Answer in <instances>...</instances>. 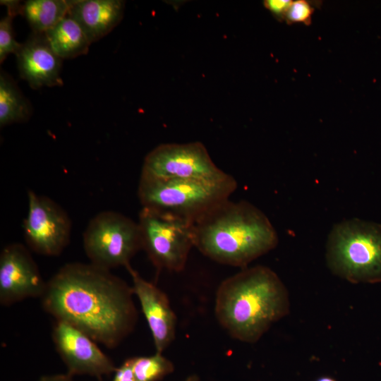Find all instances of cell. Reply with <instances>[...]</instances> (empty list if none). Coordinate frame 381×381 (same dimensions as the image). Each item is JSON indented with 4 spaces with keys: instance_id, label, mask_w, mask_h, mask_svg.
Listing matches in <instances>:
<instances>
[{
    "instance_id": "cell-18",
    "label": "cell",
    "mask_w": 381,
    "mask_h": 381,
    "mask_svg": "<svg viewBox=\"0 0 381 381\" xmlns=\"http://www.w3.org/2000/svg\"><path fill=\"white\" fill-rule=\"evenodd\" d=\"M132 362L137 381H158L174 370L172 363L157 352L150 356L132 358Z\"/></svg>"
},
{
    "instance_id": "cell-2",
    "label": "cell",
    "mask_w": 381,
    "mask_h": 381,
    "mask_svg": "<svg viewBox=\"0 0 381 381\" xmlns=\"http://www.w3.org/2000/svg\"><path fill=\"white\" fill-rule=\"evenodd\" d=\"M288 291L270 268H243L219 286L214 313L219 325L235 339L255 343L289 313Z\"/></svg>"
},
{
    "instance_id": "cell-22",
    "label": "cell",
    "mask_w": 381,
    "mask_h": 381,
    "mask_svg": "<svg viewBox=\"0 0 381 381\" xmlns=\"http://www.w3.org/2000/svg\"><path fill=\"white\" fill-rule=\"evenodd\" d=\"M114 373L112 381H137L133 369L132 358L126 360Z\"/></svg>"
},
{
    "instance_id": "cell-12",
    "label": "cell",
    "mask_w": 381,
    "mask_h": 381,
    "mask_svg": "<svg viewBox=\"0 0 381 381\" xmlns=\"http://www.w3.org/2000/svg\"><path fill=\"white\" fill-rule=\"evenodd\" d=\"M150 329L156 352L162 353L175 338L176 317L167 295L156 285L143 278L130 265L126 267Z\"/></svg>"
},
{
    "instance_id": "cell-21",
    "label": "cell",
    "mask_w": 381,
    "mask_h": 381,
    "mask_svg": "<svg viewBox=\"0 0 381 381\" xmlns=\"http://www.w3.org/2000/svg\"><path fill=\"white\" fill-rule=\"evenodd\" d=\"M292 1L290 0H265L263 1V4L274 16L276 19L283 21L285 20Z\"/></svg>"
},
{
    "instance_id": "cell-3",
    "label": "cell",
    "mask_w": 381,
    "mask_h": 381,
    "mask_svg": "<svg viewBox=\"0 0 381 381\" xmlns=\"http://www.w3.org/2000/svg\"><path fill=\"white\" fill-rule=\"evenodd\" d=\"M193 234L194 247L205 256L242 269L279 241L268 217L245 200L219 203L193 222Z\"/></svg>"
},
{
    "instance_id": "cell-23",
    "label": "cell",
    "mask_w": 381,
    "mask_h": 381,
    "mask_svg": "<svg viewBox=\"0 0 381 381\" xmlns=\"http://www.w3.org/2000/svg\"><path fill=\"white\" fill-rule=\"evenodd\" d=\"M71 376L69 374L44 376L38 381H73Z\"/></svg>"
},
{
    "instance_id": "cell-4",
    "label": "cell",
    "mask_w": 381,
    "mask_h": 381,
    "mask_svg": "<svg viewBox=\"0 0 381 381\" xmlns=\"http://www.w3.org/2000/svg\"><path fill=\"white\" fill-rule=\"evenodd\" d=\"M326 262L337 277L353 284L381 282V225L357 218L335 224Z\"/></svg>"
},
{
    "instance_id": "cell-11",
    "label": "cell",
    "mask_w": 381,
    "mask_h": 381,
    "mask_svg": "<svg viewBox=\"0 0 381 381\" xmlns=\"http://www.w3.org/2000/svg\"><path fill=\"white\" fill-rule=\"evenodd\" d=\"M45 282L28 249L20 243L3 248L0 255V303L8 306L28 298L42 297Z\"/></svg>"
},
{
    "instance_id": "cell-5",
    "label": "cell",
    "mask_w": 381,
    "mask_h": 381,
    "mask_svg": "<svg viewBox=\"0 0 381 381\" xmlns=\"http://www.w3.org/2000/svg\"><path fill=\"white\" fill-rule=\"evenodd\" d=\"M237 182L230 174L217 181L140 177L138 195L144 207L195 222L229 199Z\"/></svg>"
},
{
    "instance_id": "cell-15",
    "label": "cell",
    "mask_w": 381,
    "mask_h": 381,
    "mask_svg": "<svg viewBox=\"0 0 381 381\" xmlns=\"http://www.w3.org/2000/svg\"><path fill=\"white\" fill-rule=\"evenodd\" d=\"M44 35L52 49L62 59L86 54L92 43L79 23L68 14Z\"/></svg>"
},
{
    "instance_id": "cell-10",
    "label": "cell",
    "mask_w": 381,
    "mask_h": 381,
    "mask_svg": "<svg viewBox=\"0 0 381 381\" xmlns=\"http://www.w3.org/2000/svg\"><path fill=\"white\" fill-rule=\"evenodd\" d=\"M52 339L68 373L100 377L114 373L112 361L99 348L90 336L72 325L56 320Z\"/></svg>"
},
{
    "instance_id": "cell-6",
    "label": "cell",
    "mask_w": 381,
    "mask_h": 381,
    "mask_svg": "<svg viewBox=\"0 0 381 381\" xmlns=\"http://www.w3.org/2000/svg\"><path fill=\"white\" fill-rule=\"evenodd\" d=\"M142 249L158 270L181 272L194 247L193 222L142 207L138 222Z\"/></svg>"
},
{
    "instance_id": "cell-1",
    "label": "cell",
    "mask_w": 381,
    "mask_h": 381,
    "mask_svg": "<svg viewBox=\"0 0 381 381\" xmlns=\"http://www.w3.org/2000/svg\"><path fill=\"white\" fill-rule=\"evenodd\" d=\"M133 289L110 270L92 263L64 265L47 282L44 310L108 348L116 346L133 329L137 310Z\"/></svg>"
},
{
    "instance_id": "cell-14",
    "label": "cell",
    "mask_w": 381,
    "mask_h": 381,
    "mask_svg": "<svg viewBox=\"0 0 381 381\" xmlns=\"http://www.w3.org/2000/svg\"><path fill=\"white\" fill-rule=\"evenodd\" d=\"M124 5L121 0L69 1L68 14L79 23L92 43L106 36L121 22Z\"/></svg>"
},
{
    "instance_id": "cell-13",
    "label": "cell",
    "mask_w": 381,
    "mask_h": 381,
    "mask_svg": "<svg viewBox=\"0 0 381 381\" xmlns=\"http://www.w3.org/2000/svg\"><path fill=\"white\" fill-rule=\"evenodd\" d=\"M20 77L30 87L61 86L62 59L52 49L44 33L32 32L16 54Z\"/></svg>"
},
{
    "instance_id": "cell-16",
    "label": "cell",
    "mask_w": 381,
    "mask_h": 381,
    "mask_svg": "<svg viewBox=\"0 0 381 381\" xmlns=\"http://www.w3.org/2000/svg\"><path fill=\"white\" fill-rule=\"evenodd\" d=\"M69 11V1L28 0L21 6L24 16L32 32L45 33L66 17Z\"/></svg>"
},
{
    "instance_id": "cell-24",
    "label": "cell",
    "mask_w": 381,
    "mask_h": 381,
    "mask_svg": "<svg viewBox=\"0 0 381 381\" xmlns=\"http://www.w3.org/2000/svg\"><path fill=\"white\" fill-rule=\"evenodd\" d=\"M184 381H199V379L195 375H193L187 377Z\"/></svg>"
},
{
    "instance_id": "cell-20",
    "label": "cell",
    "mask_w": 381,
    "mask_h": 381,
    "mask_svg": "<svg viewBox=\"0 0 381 381\" xmlns=\"http://www.w3.org/2000/svg\"><path fill=\"white\" fill-rule=\"evenodd\" d=\"M316 4L315 1L307 0L293 1L284 20L288 25L301 23L310 25Z\"/></svg>"
},
{
    "instance_id": "cell-25",
    "label": "cell",
    "mask_w": 381,
    "mask_h": 381,
    "mask_svg": "<svg viewBox=\"0 0 381 381\" xmlns=\"http://www.w3.org/2000/svg\"><path fill=\"white\" fill-rule=\"evenodd\" d=\"M316 381H336V380L330 377H322L318 379Z\"/></svg>"
},
{
    "instance_id": "cell-7",
    "label": "cell",
    "mask_w": 381,
    "mask_h": 381,
    "mask_svg": "<svg viewBox=\"0 0 381 381\" xmlns=\"http://www.w3.org/2000/svg\"><path fill=\"white\" fill-rule=\"evenodd\" d=\"M83 242L90 263L109 270L130 265L142 249L138 222L114 211L95 215L83 233Z\"/></svg>"
},
{
    "instance_id": "cell-8",
    "label": "cell",
    "mask_w": 381,
    "mask_h": 381,
    "mask_svg": "<svg viewBox=\"0 0 381 381\" xmlns=\"http://www.w3.org/2000/svg\"><path fill=\"white\" fill-rule=\"evenodd\" d=\"M229 174L221 170L200 142L161 144L145 157L141 177L217 181Z\"/></svg>"
},
{
    "instance_id": "cell-9",
    "label": "cell",
    "mask_w": 381,
    "mask_h": 381,
    "mask_svg": "<svg viewBox=\"0 0 381 381\" xmlns=\"http://www.w3.org/2000/svg\"><path fill=\"white\" fill-rule=\"evenodd\" d=\"M28 213L23 221L25 241L35 253L59 255L70 241L71 222L56 202L44 195L28 192Z\"/></svg>"
},
{
    "instance_id": "cell-19",
    "label": "cell",
    "mask_w": 381,
    "mask_h": 381,
    "mask_svg": "<svg viewBox=\"0 0 381 381\" xmlns=\"http://www.w3.org/2000/svg\"><path fill=\"white\" fill-rule=\"evenodd\" d=\"M15 16L7 12L0 21V62L11 54H16L22 46L15 39L12 21Z\"/></svg>"
},
{
    "instance_id": "cell-17",
    "label": "cell",
    "mask_w": 381,
    "mask_h": 381,
    "mask_svg": "<svg viewBox=\"0 0 381 381\" xmlns=\"http://www.w3.org/2000/svg\"><path fill=\"white\" fill-rule=\"evenodd\" d=\"M31 105L14 80L4 71L0 74V126L25 122L31 116Z\"/></svg>"
}]
</instances>
